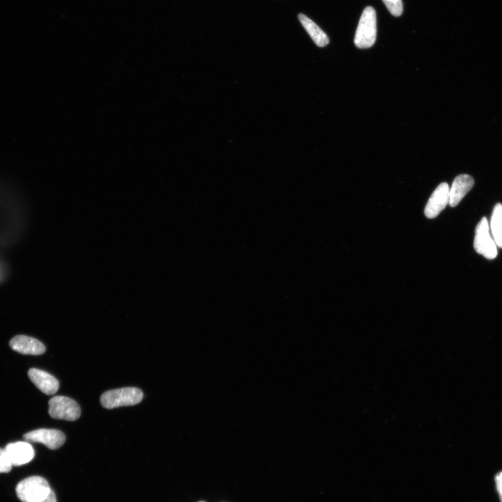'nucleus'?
Returning <instances> with one entry per match:
<instances>
[{"mask_svg":"<svg viewBox=\"0 0 502 502\" xmlns=\"http://www.w3.org/2000/svg\"><path fill=\"white\" fill-rule=\"evenodd\" d=\"M49 482L41 476H31L17 486V494L23 502H42L51 492Z\"/></svg>","mask_w":502,"mask_h":502,"instance_id":"nucleus-1","label":"nucleus"},{"mask_svg":"<svg viewBox=\"0 0 502 502\" xmlns=\"http://www.w3.org/2000/svg\"><path fill=\"white\" fill-rule=\"evenodd\" d=\"M377 39V16L376 10L367 8L360 19L355 37V46L361 49L372 47Z\"/></svg>","mask_w":502,"mask_h":502,"instance_id":"nucleus-2","label":"nucleus"},{"mask_svg":"<svg viewBox=\"0 0 502 502\" xmlns=\"http://www.w3.org/2000/svg\"><path fill=\"white\" fill-rule=\"evenodd\" d=\"M143 399L142 392L135 387H125L105 392L101 397V404L106 409L132 406Z\"/></svg>","mask_w":502,"mask_h":502,"instance_id":"nucleus-3","label":"nucleus"},{"mask_svg":"<svg viewBox=\"0 0 502 502\" xmlns=\"http://www.w3.org/2000/svg\"><path fill=\"white\" fill-rule=\"evenodd\" d=\"M49 415L56 419L74 421L78 419L81 410L73 399L65 396H55L49 402Z\"/></svg>","mask_w":502,"mask_h":502,"instance_id":"nucleus-4","label":"nucleus"},{"mask_svg":"<svg viewBox=\"0 0 502 502\" xmlns=\"http://www.w3.org/2000/svg\"><path fill=\"white\" fill-rule=\"evenodd\" d=\"M474 246L478 254L488 260H493L497 256V246L490 237L488 222L485 217L476 227Z\"/></svg>","mask_w":502,"mask_h":502,"instance_id":"nucleus-5","label":"nucleus"},{"mask_svg":"<svg viewBox=\"0 0 502 502\" xmlns=\"http://www.w3.org/2000/svg\"><path fill=\"white\" fill-rule=\"evenodd\" d=\"M24 438L28 442L42 443L52 450L60 448L66 441V437L62 431L45 428L28 433Z\"/></svg>","mask_w":502,"mask_h":502,"instance_id":"nucleus-6","label":"nucleus"},{"mask_svg":"<svg viewBox=\"0 0 502 502\" xmlns=\"http://www.w3.org/2000/svg\"><path fill=\"white\" fill-rule=\"evenodd\" d=\"M449 190L447 183H442L435 190L425 208L428 219L436 218L446 208L449 203Z\"/></svg>","mask_w":502,"mask_h":502,"instance_id":"nucleus-7","label":"nucleus"},{"mask_svg":"<svg viewBox=\"0 0 502 502\" xmlns=\"http://www.w3.org/2000/svg\"><path fill=\"white\" fill-rule=\"evenodd\" d=\"M10 462L14 466L29 463L35 458V450L28 442H17L7 445L5 449Z\"/></svg>","mask_w":502,"mask_h":502,"instance_id":"nucleus-8","label":"nucleus"},{"mask_svg":"<svg viewBox=\"0 0 502 502\" xmlns=\"http://www.w3.org/2000/svg\"><path fill=\"white\" fill-rule=\"evenodd\" d=\"M10 346L13 351L23 355H41L46 352V347L42 342L24 335L13 338Z\"/></svg>","mask_w":502,"mask_h":502,"instance_id":"nucleus-9","label":"nucleus"},{"mask_svg":"<svg viewBox=\"0 0 502 502\" xmlns=\"http://www.w3.org/2000/svg\"><path fill=\"white\" fill-rule=\"evenodd\" d=\"M28 376L34 385L48 396L56 394L59 390V381L47 372L37 369H31L28 371Z\"/></svg>","mask_w":502,"mask_h":502,"instance_id":"nucleus-10","label":"nucleus"},{"mask_svg":"<svg viewBox=\"0 0 502 502\" xmlns=\"http://www.w3.org/2000/svg\"><path fill=\"white\" fill-rule=\"evenodd\" d=\"M474 185L472 177L468 175H460L454 180L451 189L449 190V203L452 207H456Z\"/></svg>","mask_w":502,"mask_h":502,"instance_id":"nucleus-11","label":"nucleus"},{"mask_svg":"<svg viewBox=\"0 0 502 502\" xmlns=\"http://www.w3.org/2000/svg\"><path fill=\"white\" fill-rule=\"evenodd\" d=\"M298 19L318 47H325L329 43V39L326 33L317 26L312 20L303 14L298 15Z\"/></svg>","mask_w":502,"mask_h":502,"instance_id":"nucleus-12","label":"nucleus"},{"mask_svg":"<svg viewBox=\"0 0 502 502\" xmlns=\"http://www.w3.org/2000/svg\"><path fill=\"white\" fill-rule=\"evenodd\" d=\"M490 227L496 246L502 248V206L500 204L494 209Z\"/></svg>","mask_w":502,"mask_h":502,"instance_id":"nucleus-13","label":"nucleus"},{"mask_svg":"<svg viewBox=\"0 0 502 502\" xmlns=\"http://www.w3.org/2000/svg\"><path fill=\"white\" fill-rule=\"evenodd\" d=\"M383 1L393 16L399 17L403 15V6L402 0H383Z\"/></svg>","mask_w":502,"mask_h":502,"instance_id":"nucleus-14","label":"nucleus"},{"mask_svg":"<svg viewBox=\"0 0 502 502\" xmlns=\"http://www.w3.org/2000/svg\"><path fill=\"white\" fill-rule=\"evenodd\" d=\"M12 466L6 450L0 449V473L10 472Z\"/></svg>","mask_w":502,"mask_h":502,"instance_id":"nucleus-15","label":"nucleus"},{"mask_svg":"<svg viewBox=\"0 0 502 502\" xmlns=\"http://www.w3.org/2000/svg\"><path fill=\"white\" fill-rule=\"evenodd\" d=\"M495 482L499 496H502V471L496 475Z\"/></svg>","mask_w":502,"mask_h":502,"instance_id":"nucleus-16","label":"nucleus"},{"mask_svg":"<svg viewBox=\"0 0 502 502\" xmlns=\"http://www.w3.org/2000/svg\"><path fill=\"white\" fill-rule=\"evenodd\" d=\"M6 276V266L2 262H0V282H1L3 280H4Z\"/></svg>","mask_w":502,"mask_h":502,"instance_id":"nucleus-17","label":"nucleus"},{"mask_svg":"<svg viewBox=\"0 0 502 502\" xmlns=\"http://www.w3.org/2000/svg\"><path fill=\"white\" fill-rule=\"evenodd\" d=\"M42 502H57V499L55 492L51 490L49 496Z\"/></svg>","mask_w":502,"mask_h":502,"instance_id":"nucleus-18","label":"nucleus"},{"mask_svg":"<svg viewBox=\"0 0 502 502\" xmlns=\"http://www.w3.org/2000/svg\"><path fill=\"white\" fill-rule=\"evenodd\" d=\"M499 498H500L501 502H502V496H499Z\"/></svg>","mask_w":502,"mask_h":502,"instance_id":"nucleus-19","label":"nucleus"},{"mask_svg":"<svg viewBox=\"0 0 502 502\" xmlns=\"http://www.w3.org/2000/svg\"><path fill=\"white\" fill-rule=\"evenodd\" d=\"M199 502H206V501H199Z\"/></svg>","mask_w":502,"mask_h":502,"instance_id":"nucleus-20","label":"nucleus"}]
</instances>
